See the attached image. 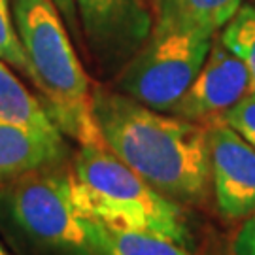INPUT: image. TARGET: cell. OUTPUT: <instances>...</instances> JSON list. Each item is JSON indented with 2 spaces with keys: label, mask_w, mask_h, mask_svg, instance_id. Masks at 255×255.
Listing matches in <instances>:
<instances>
[{
  "label": "cell",
  "mask_w": 255,
  "mask_h": 255,
  "mask_svg": "<svg viewBox=\"0 0 255 255\" xmlns=\"http://www.w3.org/2000/svg\"><path fill=\"white\" fill-rule=\"evenodd\" d=\"M0 119L21 125L49 136H63V132L49 118L42 101L17 80V76L0 61Z\"/></svg>",
  "instance_id": "10"
},
{
  "label": "cell",
  "mask_w": 255,
  "mask_h": 255,
  "mask_svg": "<svg viewBox=\"0 0 255 255\" xmlns=\"http://www.w3.org/2000/svg\"><path fill=\"white\" fill-rule=\"evenodd\" d=\"M9 216L30 238L66 255H95L91 221L74 201L70 172L40 168L13 180L6 193Z\"/></svg>",
  "instance_id": "5"
},
{
  "label": "cell",
  "mask_w": 255,
  "mask_h": 255,
  "mask_svg": "<svg viewBox=\"0 0 255 255\" xmlns=\"http://www.w3.org/2000/svg\"><path fill=\"white\" fill-rule=\"evenodd\" d=\"M80 32L93 66L114 78L144 46L153 13L146 0H74Z\"/></svg>",
  "instance_id": "6"
},
{
  "label": "cell",
  "mask_w": 255,
  "mask_h": 255,
  "mask_svg": "<svg viewBox=\"0 0 255 255\" xmlns=\"http://www.w3.org/2000/svg\"><path fill=\"white\" fill-rule=\"evenodd\" d=\"M11 9L28 59V80L49 118L82 146L108 147L95 119L91 83L59 9L51 0H11Z\"/></svg>",
  "instance_id": "2"
},
{
  "label": "cell",
  "mask_w": 255,
  "mask_h": 255,
  "mask_svg": "<svg viewBox=\"0 0 255 255\" xmlns=\"http://www.w3.org/2000/svg\"><path fill=\"white\" fill-rule=\"evenodd\" d=\"M0 61L28 78V59L15 27L11 0H0Z\"/></svg>",
  "instance_id": "14"
},
{
  "label": "cell",
  "mask_w": 255,
  "mask_h": 255,
  "mask_svg": "<svg viewBox=\"0 0 255 255\" xmlns=\"http://www.w3.org/2000/svg\"><path fill=\"white\" fill-rule=\"evenodd\" d=\"M242 6V0H155V19L185 23L216 34Z\"/></svg>",
  "instance_id": "12"
},
{
  "label": "cell",
  "mask_w": 255,
  "mask_h": 255,
  "mask_svg": "<svg viewBox=\"0 0 255 255\" xmlns=\"http://www.w3.org/2000/svg\"><path fill=\"white\" fill-rule=\"evenodd\" d=\"M95 119L118 159L178 204L201 206L212 191L208 125L157 112L127 95L95 89Z\"/></svg>",
  "instance_id": "1"
},
{
  "label": "cell",
  "mask_w": 255,
  "mask_h": 255,
  "mask_svg": "<svg viewBox=\"0 0 255 255\" xmlns=\"http://www.w3.org/2000/svg\"><path fill=\"white\" fill-rule=\"evenodd\" d=\"M250 91L252 80L244 61L221 40H214L201 72L170 114L195 123L212 125Z\"/></svg>",
  "instance_id": "7"
},
{
  "label": "cell",
  "mask_w": 255,
  "mask_h": 255,
  "mask_svg": "<svg viewBox=\"0 0 255 255\" xmlns=\"http://www.w3.org/2000/svg\"><path fill=\"white\" fill-rule=\"evenodd\" d=\"M91 237L95 255H191L182 244L168 238L140 233L110 229L91 221Z\"/></svg>",
  "instance_id": "11"
},
{
  "label": "cell",
  "mask_w": 255,
  "mask_h": 255,
  "mask_svg": "<svg viewBox=\"0 0 255 255\" xmlns=\"http://www.w3.org/2000/svg\"><path fill=\"white\" fill-rule=\"evenodd\" d=\"M210 176L219 214L229 221L255 212V149L223 121L208 125Z\"/></svg>",
  "instance_id": "8"
},
{
  "label": "cell",
  "mask_w": 255,
  "mask_h": 255,
  "mask_svg": "<svg viewBox=\"0 0 255 255\" xmlns=\"http://www.w3.org/2000/svg\"><path fill=\"white\" fill-rule=\"evenodd\" d=\"M231 250L233 255H255V212L240 225Z\"/></svg>",
  "instance_id": "16"
},
{
  "label": "cell",
  "mask_w": 255,
  "mask_h": 255,
  "mask_svg": "<svg viewBox=\"0 0 255 255\" xmlns=\"http://www.w3.org/2000/svg\"><path fill=\"white\" fill-rule=\"evenodd\" d=\"M55 8L59 9L61 17H64L66 28L74 38L82 40V32H80V21H78V11H76V4L74 0H51Z\"/></svg>",
  "instance_id": "17"
},
{
  "label": "cell",
  "mask_w": 255,
  "mask_h": 255,
  "mask_svg": "<svg viewBox=\"0 0 255 255\" xmlns=\"http://www.w3.org/2000/svg\"><path fill=\"white\" fill-rule=\"evenodd\" d=\"M214 40L208 30L155 19L144 46L116 76L119 93L170 114L201 72Z\"/></svg>",
  "instance_id": "4"
},
{
  "label": "cell",
  "mask_w": 255,
  "mask_h": 255,
  "mask_svg": "<svg viewBox=\"0 0 255 255\" xmlns=\"http://www.w3.org/2000/svg\"><path fill=\"white\" fill-rule=\"evenodd\" d=\"M70 178L74 201L89 221L149 233L185 246L189 233L182 204L153 189L108 147L82 146Z\"/></svg>",
  "instance_id": "3"
},
{
  "label": "cell",
  "mask_w": 255,
  "mask_h": 255,
  "mask_svg": "<svg viewBox=\"0 0 255 255\" xmlns=\"http://www.w3.org/2000/svg\"><path fill=\"white\" fill-rule=\"evenodd\" d=\"M0 255H8L6 252H4V250H2V246H0Z\"/></svg>",
  "instance_id": "18"
},
{
  "label": "cell",
  "mask_w": 255,
  "mask_h": 255,
  "mask_svg": "<svg viewBox=\"0 0 255 255\" xmlns=\"http://www.w3.org/2000/svg\"><path fill=\"white\" fill-rule=\"evenodd\" d=\"M219 40L244 61L252 80V91L255 93V6H240L225 25Z\"/></svg>",
  "instance_id": "13"
},
{
  "label": "cell",
  "mask_w": 255,
  "mask_h": 255,
  "mask_svg": "<svg viewBox=\"0 0 255 255\" xmlns=\"http://www.w3.org/2000/svg\"><path fill=\"white\" fill-rule=\"evenodd\" d=\"M64 155L63 136H49L0 119V182H13L40 168L57 166Z\"/></svg>",
  "instance_id": "9"
},
{
  "label": "cell",
  "mask_w": 255,
  "mask_h": 255,
  "mask_svg": "<svg viewBox=\"0 0 255 255\" xmlns=\"http://www.w3.org/2000/svg\"><path fill=\"white\" fill-rule=\"evenodd\" d=\"M219 121L237 130L240 136L246 140L250 146L255 149V93L250 91L238 101L231 110H227Z\"/></svg>",
  "instance_id": "15"
}]
</instances>
